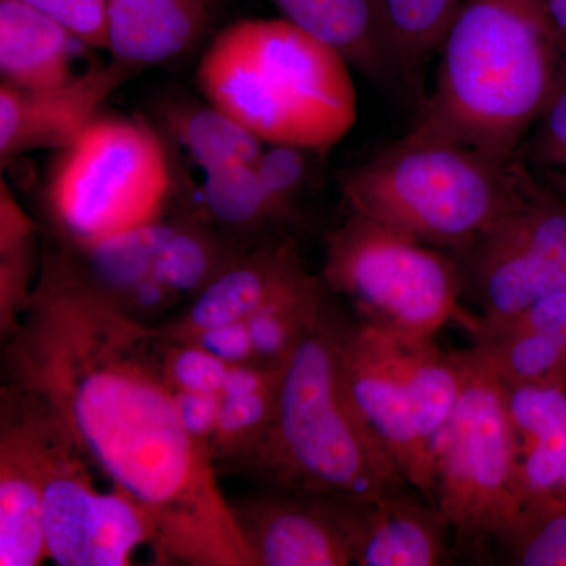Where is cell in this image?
Returning a JSON list of instances; mask_svg holds the SVG:
<instances>
[{"mask_svg":"<svg viewBox=\"0 0 566 566\" xmlns=\"http://www.w3.org/2000/svg\"><path fill=\"white\" fill-rule=\"evenodd\" d=\"M2 370L150 516L161 564L256 566L210 453L182 427L161 329L126 314L57 241L41 253L31 300L3 338Z\"/></svg>","mask_w":566,"mask_h":566,"instance_id":"1","label":"cell"},{"mask_svg":"<svg viewBox=\"0 0 566 566\" xmlns=\"http://www.w3.org/2000/svg\"><path fill=\"white\" fill-rule=\"evenodd\" d=\"M411 133L520 158L566 84V33L545 0H463Z\"/></svg>","mask_w":566,"mask_h":566,"instance_id":"2","label":"cell"},{"mask_svg":"<svg viewBox=\"0 0 566 566\" xmlns=\"http://www.w3.org/2000/svg\"><path fill=\"white\" fill-rule=\"evenodd\" d=\"M346 318L331 294L283 367L270 431L237 474L260 486L364 501L411 486L346 381Z\"/></svg>","mask_w":566,"mask_h":566,"instance_id":"3","label":"cell"},{"mask_svg":"<svg viewBox=\"0 0 566 566\" xmlns=\"http://www.w3.org/2000/svg\"><path fill=\"white\" fill-rule=\"evenodd\" d=\"M205 102L263 144L326 155L357 120L352 66L283 20H243L211 41L196 71Z\"/></svg>","mask_w":566,"mask_h":566,"instance_id":"4","label":"cell"},{"mask_svg":"<svg viewBox=\"0 0 566 566\" xmlns=\"http://www.w3.org/2000/svg\"><path fill=\"white\" fill-rule=\"evenodd\" d=\"M539 178L521 158L409 132L338 175L349 211L458 256L527 199Z\"/></svg>","mask_w":566,"mask_h":566,"instance_id":"5","label":"cell"},{"mask_svg":"<svg viewBox=\"0 0 566 566\" xmlns=\"http://www.w3.org/2000/svg\"><path fill=\"white\" fill-rule=\"evenodd\" d=\"M346 381L409 485L434 502L436 450L463 386L458 352L348 316Z\"/></svg>","mask_w":566,"mask_h":566,"instance_id":"6","label":"cell"},{"mask_svg":"<svg viewBox=\"0 0 566 566\" xmlns=\"http://www.w3.org/2000/svg\"><path fill=\"white\" fill-rule=\"evenodd\" d=\"M172 172L163 139L147 122L99 114L44 177L43 207L52 240L95 243L166 214Z\"/></svg>","mask_w":566,"mask_h":566,"instance_id":"7","label":"cell"},{"mask_svg":"<svg viewBox=\"0 0 566 566\" xmlns=\"http://www.w3.org/2000/svg\"><path fill=\"white\" fill-rule=\"evenodd\" d=\"M319 277L357 318L395 333L436 337L450 319H471L455 256L356 212L326 234Z\"/></svg>","mask_w":566,"mask_h":566,"instance_id":"8","label":"cell"},{"mask_svg":"<svg viewBox=\"0 0 566 566\" xmlns=\"http://www.w3.org/2000/svg\"><path fill=\"white\" fill-rule=\"evenodd\" d=\"M463 386L436 450L434 504L468 542L491 539L523 509L504 385L474 345L461 349Z\"/></svg>","mask_w":566,"mask_h":566,"instance_id":"9","label":"cell"},{"mask_svg":"<svg viewBox=\"0 0 566 566\" xmlns=\"http://www.w3.org/2000/svg\"><path fill=\"white\" fill-rule=\"evenodd\" d=\"M46 409L43 532L48 558L61 566H126L133 564L137 547L155 551L150 516L117 488L103 493L95 486V465Z\"/></svg>","mask_w":566,"mask_h":566,"instance_id":"10","label":"cell"},{"mask_svg":"<svg viewBox=\"0 0 566 566\" xmlns=\"http://www.w3.org/2000/svg\"><path fill=\"white\" fill-rule=\"evenodd\" d=\"M464 296L479 307L480 323H499L536 301L566 292V197L539 181L458 256Z\"/></svg>","mask_w":566,"mask_h":566,"instance_id":"11","label":"cell"},{"mask_svg":"<svg viewBox=\"0 0 566 566\" xmlns=\"http://www.w3.org/2000/svg\"><path fill=\"white\" fill-rule=\"evenodd\" d=\"M364 499L260 486L230 501L256 566H346L356 562Z\"/></svg>","mask_w":566,"mask_h":566,"instance_id":"12","label":"cell"},{"mask_svg":"<svg viewBox=\"0 0 566 566\" xmlns=\"http://www.w3.org/2000/svg\"><path fill=\"white\" fill-rule=\"evenodd\" d=\"M48 409L14 379L0 387V565L35 566L46 560L43 486L46 475Z\"/></svg>","mask_w":566,"mask_h":566,"instance_id":"13","label":"cell"},{"mask_svg":"<svg viewBox=\"0 0 566 566\" xmlns=\"http://www.w3.org/2000/svg\"><path fill=\"white\" fill-rule=\"evenodd\" d=\"M139 69L112 59L73 80L43 91H24L0 82V161L36 150H62L77 139L103 104Z\"/></svg>","mask_w":566,"mask_h":566,"instance_id":"14","label":"cell"},{"mask_svg":"<svg viewBox=\"0 0 566 566\" xmlns=\"http://www.w3.org/2000/svg\"><path fill=\"white\" fill-rule=\"evenodd\" d=\"M292 237L275 234L244 252L159 329L178 340L221 324L249 322L260 308L312 277Z\"/></svg>","mask_w":566,"mask_h":566,"instance_id":"15","label":"cell"},{"mask_svg":"<svg viewBox=\"0 0 566 566\" xmlns=\"http://www.w3.org/2000/svg\"><path fill=\"white\" fill-rule=\"evenodd\" d=\"M283 20L345 59L352 70L406 96L379 0H271Z\"/></svg>","mask_w":566,"mask_h":566,"instance_id":"16","label":"cell"},{"mask_svg":"<svg viewBox=\"0 0 566 566\" xmlns=\"http://www.w3.org/2000/svg\"><path fill=\"white\" fill-rule=\"evenodd\" d=\"M450 531L442 510L415 488L382 495L365 504L354 565L449 564Z\"/></svg>","mask_w":566,"mask_h":566,"instance_id":"17","label":"cell"},{"mask_svg":"<svg viewBox=\"0 0 566 566\" xmlns=\"http://www.w3.org/2000/svg\"><path fill=\"white\" fill-rule=\"evenodd\" d=\"M211 11L212 0H109L107 52L136 69L170 61L202 39Z\"/></svg>","mask_w":566,"mask_h":566,"instance_id":"18","label":"cell"},{"mask_svg":"<svg viewBox=\"0 0 566 566\" xmlns=\"http://www.w3.org/2000/svg\"><path fill=\"white\" fill-rule=\"evenodd\" d=\"M85 46L43 11L22 0H0V82L43 91L73 80L76 50Z\"/></svg>","mask_w":566,"mask_h":566,"instance_id":"19","label":"cell"},{"mask_svg":"<svg viewBox=\"0 0 566 566\" xmlns=\"http://www.w3.org/2000/svg\"><path fill=\"white\" fill-rule=\"evenodd\" d=\"M249 249L222 232L202 210L182 212L158 252L150 275L182 300L191 301Z\"/></svg>","mask_w":566,"mask_h":566,"instance_id":"20","label":"cell"},{"mask_svg":"<svg viewBox=\"0 0 566 566\" xmlns=\"http://www.w3.org/2000/svg\"><path fill=\"white\" fill-rule=\"evenodd\" d=\"M406 96L419 109L428 63L438 54L463 0H379Z\"/></svg>","mask_w":566,"mask_h":566,"instance_id":"21","label":"cell"},{"mask_svg":"<svg viewBox=\"0 0 566 566\" xmlns=\"http://www.w3.org/2000/svg\"><path fill=\"white\" fill-rule=\"evenodd\" d=\"M164 129L203 169L230 164H256L266 147L255 134L212 104L170 102L164 104Z\"/></svg>","mask_w":566,"mask_h":566,"instance_id":"22","label":"cell"},{"mask_svg":"<svg viewBox=\"0 0 566 566\" xmlns=\"http://www.w3.org/2000/svg\"><path fill=\"white\" fill-rule=\"evenodd\" d=\"M202 200L207 218L248 248L275 237L268 230L282 223L255 164H230L205 172Z\"/></svg>","mask_w":566,"mask_h":566,"instance_id":"23","label":"cell"},{"mask_svg":"<svg viewBox=\"0 0 566 566\" xmlns=\"http://www.w3.org/2000/svg\"><path fill=\"white\" fill-rule=\"evenodd\" d=\"M178 216L163 214L150 222L112 234L95 243L70 248L99 286L122 301L151 274L158 252L177 227ZM62 244V243H61ZM65 245V244H63Z\"/></svg>","mask_w":566,"mask_h":566,"instance_id":"24","label":"cell"},{"mask_svg":"<svg viewBox=\"0 0 566 566\" xmlns=\"http://www.w3.org/2000/svg\"><path fill=\"white\" fill-rule=\"evenodd\" d=\"M329 297L323 279L314 274L260 308L248 322L256 363L283 367Z\"/></svg>","mask_w":566,"mask_h":566,"instance_id":"25","label":"cell"},{"mask_svg":"<svg viewBox=\"0 0 566 566\" xmlns=\"http://www.w3.org/2000/svg\"><path fill=\"white\" fill-rule=\"evenodd\" d=\"M281 387V386H279ZM279 387L248 395H221L211 458L219 474H237L270 431Z\"/></svg>","mask_w":566,"mask_h":566,"instance_id":"26","label":"cell"},{"mask_svg":"<svg viewBox=\"0 0 566 566\" xmlns=\"http://www.w3.org/2000/svg\"><path fill=\"white\" fill-rule=\"evenodd\" d=\"M493 542L506 565L566 566V505L523 509Z\"/></svg>","mask_w":566,"mask_h":566,"instance_id":"27","label":"cell"},{"mask_svg":"<svg viewBox=\"0 0 566 566\" xmlns=\"http://www.w3.org/2000/svg\"><path fill=\"white\" fill-rule=\"evenodd\" d=\"M311 155L296 145L271 144L264 147L256 172L282 223L294 222L300 214L301 197L308 182Z\"/></svg>","mask_w":566,"mask_h":566,"instance_id":"28","label":"cell"},{"mask_svg":"<svg viewBox=\"0 0 566 566\" xmlns=\"http://www.w3.org/2000/svg\"><path fill=\"white\" fill-rule=\"evenodd\" d=\"M159 327V326H158ZM163 364L175 389L221 394L229 364L202 346L163 333Z\"/></svg>","mask_w":566,"mask_h":566,"instance_id":"29","label":"cell"},{"mask_svg":"<svg viewBox=\"0 0 566 566\" xmlns=\"http://www.w3.org/2000/svg\"><path fill=\"white\" fill-rule=\"evenodd\" d=\"M35 238L20 244L0 249V324L2 337L7 338L20 323L33 285L35 268Z\"/></svg>","mask_w":566,"mask_h":566,"instance_id":"30","label":"cell"},{"mask_svg":"<svg viewBox=\"0 0 566 566\" xmlns=\"http://www.w3.org/2000/svg\"><path fill=\"white\" fill-rule=\"evenodd\" d=\"M520 158L542 174L566 172V84L528 134Z\"/></svg>","mask_w":566,"mask_h":566,"instance_id":"31","label":"cell"},{"mask_svg":"<svg viewBox=\"0 0 566 566\" xmlns=\"http://www.w3.org/2000/svg\"><path fill=\"white\" fill-rule=\"evenodd\" d=\"M61 22L77 40L92 50L107 51V11L109 0H22Z\"/></svg>","mask_w":566,"mask_h":566,"instance_id":"32","label":"cell"},{"mask_svg":"<svg viewBox=\"0 0 566 566\" xmlns=\"http://www.w3.org/2000/svg\"><path fill=\"white\" fill-rule=\"evenodd\" d=\"M174 395L182 427L211 455L221 411V394L175 389Z\"/></svg>","mask_w":566,"mask_h":566,"instance_id":"33","label":"cell"},{"mask_svg":"<svg viewBox=\"0 0 566 566\" xmlns=\"http://www.w3.org/2000/svg\"><path fill=\"white\" fill-rule=\"evenodd\" d=\"M181 301L180 294L156 281L153 275H148L117 303L136 322L148 324V326H159L166 322L164 316L169 314Z\"/></svg>","mask_w":566,"mask_h":566,"instance_id":"34","label":"cell"},{"mask_svg":"<svg viewBox=\"0 0 566 566\" xmlns=\"http://www.w3.org/2000/svg\"><path fill=\"white\" fill-rule=\"evenodd\" d=\"M189 342L202 346L229 365L256 363L248 322L227 323L200 331Z\"/></svg>","mask_w":566,"mask_h":566,"instance_id":"35","label":"cell"},{"mask_svg":"<svg viewBox=\"0 0 566 566\" xmlns=\"http://www.w3.org/2000/svg\"><path fill=\"white\" fill-rule=\"evenodd\" d=\"M482 324H494V326H506L512 327V329L545 334L547 337L556 338V340L566 345V292L543 297V300L536 301L535 304L527 307L526 311L512 316V318H506L504 322Z\"/></svg>","mask_w":566,"mask_h":566,"instance_id":"36","label":"cell"},{"mask_svg":"<svg viewBox=\"0 0 566 566\" xmlns=\"http://www.w3.org/2000/svg\"><path fill=\"white\" fill-rule=\"evenodd\" d=\"M545 3L558 29L566 33V0H545Z\"/></svg>","mask_w":566,"mask_h":566,"instance_id":"37","label":"cell"},{"mask_svg":"<svg viewBox=\"0 0 566 566\" xmlns=\"http://www.w3.org/2000/svg\"><path fill=\"white\" fill-rule=\"evenodd\" d=\"M547 186L566 197V172H543Z\"/></svg>","mask_w":566,"mask_h":566,"instance_id":"38","label":"cell"},{"mask_svg":"<svg viewBox=\"0 0 566 566\" xmlns=\"http://www.w3.org/2000/svg\"><path fill=\"white\" fill-rule=\"evenodd\" d=\"M560 504L566 505V469H565V475H564V485H562V491H560Z\"/></svg>","mask_w":566,"mask_h":566,"instance_id":"39","label":"cell"}]
</instances>
